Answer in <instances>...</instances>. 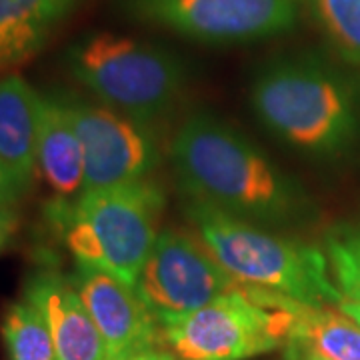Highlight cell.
Returning a JSON list of instances; mask_svg holds the SVG:
<instances>
[{"instance_id":"cell-1","label":"cell","mask_w":360,"mask_h":360,"mask_svg":"<svg viewBox=\"0 0 360 360\" xmlns=\"http://www.w3.org/2000/svg\"><path fill=\"white\" fill-rule=\"evenodd\" d=\"M188 198L266 229L302 224L312 212L307 191L240 130L208 112L188 116L168 146Z\"/></svg>"},{"instance_id":"cell-2","label":"cell","mask_w":360,"mask_h":360,"mask_svg":"<svg viewBox=\"0 0 360 360\" xmlns=\"http://www.w3.org/2000/svg\"><path fill=\"white\" fill-rule=\"evenodd\" d=\"M186 217L200 243L246 288L307 307H338L345 300L321 248L196 198L186 200Z\"/></svg>"},{"instance_id":"cell-3","label":"cell","mask_w":360,"mask_h":360,"mask_svg":"<svg viewBox=\"0 0 360 360\" xmlns=\"http://www.w3.org/2000/svg\"><path fill=\"white\" fill-rule=\"evenodd\" d=\"M165 191L153 179L56 198L49 222L77 264L104 270L134 286L158 238Z\"/></svg>"},{"instance_id":"cell-4","label":"cell","mask_w":360,"mask_h":360,"mask_svg":"<svg viewBox=\"0 0 360 360\" xmlns=\"http://www.w3.org/2000/svg\"><path fill=\"white\" fill-rule=\"evenodd\" d=\"M250 103L270 134L307 155L340 153L356 127L347 84L314 56H284L260 68Z\"/></svg>"},{"instance_id":"cell-5","label":"cell","mask_w":360,"mask_h":360,"mask_svg":"<svg viewBox=\"0 0 360 360\" xmlns=\"http://www.w3.org/2000/svg\"><path fill=\"white\" fill-rule=\"evenodd\" d=\"M68 68L104 106L150 124L172 110L186 84L184 66L172 52L108 32L75 44Z\"/></svg>"},{"instance_id":"cell-6","label":"cell","mask_w":360,"mask_h":360,"mask_svg":"<svg viewBox=\"0 0 360 360\" xmlns=\"http://www.w3.org/2000/svg\"><path fill=\"white\" fill-rule=\"evenodd\" d=\"M158 326L180 360H250L288 345L295 312L292 300L243 286Z\"/></svg>"},{"instance_id":"cell-7","label":"cell","mask_w":360,"mask_h":360,"mask_svg":"<svg viewBox=\"0 0 360 360\" xmlns=\"http://www.w3.org/2000/svg\"><path fill=\"white\" fill-rule=\"evenodd\" d=\"M243 288L198 236L160 231L134 284L136 295L160 324Z\"/></svg>"},{"instance_id":"cell-8","label":"cell","mask_w":360,"mask_h":360,"mask_svg":"<svg viewBox=\"0 0 360 360\" xmlns=\"http://www.w3.org/2000/svg\"><path fill=\"white\" fill-rule=\"evenodd\" d=\"M84 158V193L150 179L162 160L155 124L104 104L68 101Z\"/></svg>"},{"instance_id":"cell-9","label":"cell","mask_w":360,"mask_h":360,"mask_svg":"<svg viewBox=\"0 0 360 360\" xmlns=\"http://www.w3.org/2000/svg\"><path fill=\"white\" fill-rule=\"evenodd\" d=\"M142 18L208 44L278 37L298 22L302 0H132Z\"/></svg>"},{"instance_id":"cell-10","label":"cell","mask_w":360,"mask_h":360,"mask_svg":"<svg viewBox=\"0 0 360 360\" xmlns=\"http://www.w3.org/2000/svg\"><path fill=\"white\" fill-rule=\"evenodd\" d=\"M70 281L103 336L106 356H134L155 347L160 326L134 286L86 264H75Z\"/></svg>"},{"instance_id":"cell-11","label":"cell","mask_w":360,"mask_h":360,"mask_svg":"<svg viewBox=\"0 0 360 360\" xmlns=\"http://www.w3.org/2000/svg\"><path fill=\"white\" fill-rule=\"evenodd\" d=\"M25 300L39 310L51 333L58 360H104L106 347L70 276L54 269L37 270Z\"/></svg>"},{"instance_id":"cell-12","label":"cell","mask_w":360,"mask_h":360,"mask_svg":"<svg viewBox=\"0 0 360 360\" xmlns=\"http://www.w3.org/2000/svg\"><path fill=\"white\" fill-rule=\"evenodd\" d=\"M40 98L22 77L0 80V167L25 193L39 172Z\"/></svg>"},{"instance_id":"cell-13","label":"cell","mask_w":360,"mask_h":360,"mask_svg":"<svg viewBox=\"0 0 360 360\" xmlns=\"http://www.w3.org/2000/svg\"><path fill=\"white\" fill-rule=\"evenodd\" d=\"M39 170L56 198L84 193V158L68 98L44 94L40 98Z\"/></svg>"},{"instance_id":"cell-14","label":"cell","mask_w":360,"mask_h":360,"mask_svg":"<svg viewBox=\"0 0 360 360\" xmlns=\"http://www.w3.org/2000/svg\"><path fill=\"white\" fill-rule=\"evenodd\" d=\"M75 0H0V68L30 58Z\"/></svg>"},{"instance_id":"cell-15","label":"cell","mask_w":360,"mask_h":360,"mask_svg":"<svg viewBox=\"0 0 360 360\" xmlns=\"http://www.w3.org/2000/svg\"><path fill=\"white\" fill-rule=\"evenodd\" d=\"M292 312L295 340L328 360H360V326L345 312L330 307H307L295 300Z\"/></svg>"},{"instance_id":"cell-16","label":"cell","mask_w":360,"mask_h":360,"mask_svg":"<svg viewBox=\"0 0 360 360\" xmlns=\"http://www.w3.org/2000/svg\"><path fill=\"white\" fill-rule=\"evenodd\" d=\"M8 360H58L46 324L28 300L13 302L2 319Z\"/></svg>"},{"instance_id":"cell-17","label":"cell","mask_w":360,"mask_h":360,"mask_svg":"<svg viewBox=\"0 0 360 360\" xmlns=\"http://www.w3.org/2000/svg\"><path fill=\"white\" fill-rule=\"evenodd\" d=\"M302 6L335 51L360 66V0H302Z\"/></svg>"},{"instance_id":"cell-18","label":"cell","mask_w":360,"mask_h":360,"mask_svg":"<svg viewBox=\"0 0 360 360\" xmlns=\"http://www.w3.org/2000/svg\"><path fill=\"white\" fill-rule=\"evenodd\" d=\"M324 255L342 298L360 302V226L328 232Z\"/></svg>"},{"instance_id":"cell-19","label":"cell","mask_w":360,"mask_h":360,"mask_svg":"<svg viewBox=\"0 0 360 360\" xmlns=\"http://www.w3.org/2000/svg\"><path fill=\"white\" fill-rule=\"evenodd\" d=\"M22 194L25 191L18 186V182L0 167V212H13V206Z\"/></svg>"},{"instance_id":"cell-20","label":"cell","mask_w":360,"mask_h":360,"mask_svg":"<svg viewBox=\"0 0 360 360\" xmlns=\"http://www.w3.org/2000/svg\"><path fill=\"white\" fill-rule=\"evenodd\" d=\"M286 360H328L324 359L322 354H319L316 350H312L307 345H302L300 340H288L286 345Z\"/></svg>"},{"instance_id":"cell-21","label":"cell","mask_w":360,"mask_h":360,"mask_svg":"<svg viewBox=\"0 0 360 360\" xmlns=\"http://www.w3.org/2000/svg\"><path fill=\"white\" fill-rule=\"evenodd\" d=\"M130 360H180L174 352H170V350H162V348H146V350H142L139 354H134Z\"/></svg>"},{"instance_id":"cell-22","label":"cell","mask_w":360,"mask_h":360,"mask_svg":"<svg viewBox=\"0 0 360 360\" xmlns=\"http://www.w3.org/2000/svg\"><path fill=\"white\" fill-rule=\"evenodd\" d=\"M14 222H16V219H14L13 212H0V250L8 243V238L14 231Z\"/></svg>"},{"instance_id":"cell-23","label":"cell","mask_w":360,"mask_h":360,"mask_svg":"<svg viewBox=\"0 0 360 360\" xmlns=\"http://www.w3.org/2000/svg\"><path fill=\"white\" fill-rule=\"evenodd\" d=\"M338 310L345 312L348 319H352V321L360 326V302H354V300H342V302L338 304Z\"/></svg>"},{"instance_id":"cell-24","label":"cell","mask_w":360,"mask_h":360,"mask_svg":"<svg viewBox=\"0 0 360 360\" xmlns=\"http://www.w3.org/2000/svg\"><path fill=\"white\" fill-rule=\"evenodd\" d=\"M132 356H127V354H120V356H106L104 360H130Z\"/></svg>"}]
</instances>
